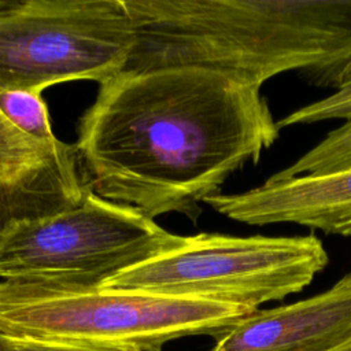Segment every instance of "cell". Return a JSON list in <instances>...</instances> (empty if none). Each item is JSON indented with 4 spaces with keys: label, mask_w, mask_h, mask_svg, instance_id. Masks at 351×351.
Instances as JSON below:
<instances>
[{
    "label": "cell",
    "mask_w": 351,
    "mask_h": 351,
    "mask_svg": "<svg viewBox=\"0 0 351 351\" xmlns=\"http://www.w3.org/2000/svg\"><path fill=\"white\" fill-rule=\"evenodd\" d=\"M280 129L261 90L204 67L121 71L100 84L80 121L77 152L99 196L149 218L196 221L200 202Z\"/></svg>",
    "instance_id": "6da1fadb"
},
{
    "label": "cell",
    "mask_w": 351,
    "mask_h": 351,
    "mask_svg": "<svg viewBox=\"0 0 351 351\" xmlns=\"http://www.w3.org/2000/svg\"><path fill=\"white\" fill-rule=\"evenodd\" d=\"M122 71L204 67L261 90L291 70L318 88L351 80V0H125Z\"/></svg>",
    "instance_id": "7a4b0ae2"
},
{
    "label": "cell",
    "mask_w": 351,
    "mask_h": 351,
    "mask_svg": "<svg viewBox=\"0 0 351 351\" xmlns=\"http://www.w3.org/2000/svg\"><path fill=\"white\" fill-rule=\"evenodd\" d=\"M252 311L206 299L0 281V333L14 337L95 340L163 351L177 339L217 337Z\"/></svg>",
    "instance_id": "3957f363"
},
{
    "label": "cell",
    "mask_w": 351,
    "mask_h": 351,
    "mask_svg": "<svg viewBox=\"0 0 351 351\" xmlns=\"http://www.w3.org/2000/svg\"><path fill=\"white\" fill-rule=\"evenodd\" d=\"M322 241L306 236L199 233L106 280L99 288L206 299L258 310L300 292L325 269Z\"/></svg>",
    "instance_id": "277c9868"
},
{
    "label": "cell",
    "mask_w": 351,
    "mask_h": 351,
    "mask_svg": "<svg viewBox=\"0 0 351 351\" xmlns=\"http://www.w3.org/2000/svg\"><path fill=\"white\" fill-rule=\"evenodd\" d=\"M180 236L92 189L75 207L18 225L0 244V278L58 288L106 280L174 247Z\"/></svg>",
    "instance_id": "5b68a950"
},
{
    "label": "cell",
    "mask_w": 351,
    "mask_h": 351,
    "mask_svg": "<svg viewBox=\"0 0 351 351\" xmlns=\"http://www.w3.org/2000/svg\"><path fill=\"white\" fill-rule=\"evenodd\" d=\"M125 0H0V90L103 84L134 45Z\"/></svg>",
    "instance_id": "8992f818"
},
{
    "label": "cell",
    "mask_w": 351,
    "mask_h": 351,
    "mask_svg": "<svg viewBox=\"0 0 351 351\" xmlns=\"http://www.w3.org/2000/svg\"><path fill=\"white\" fill-rule=\"evenodd\" d=\"M89 191L75 145L37 140L0 110V244L18 225L75 207Z\"/></svg>",
    "instance_id": "52a82bcc"
},
{
    "label": "cell",
    "mask_w": 351,
    "mask_h": 351,
    "mask_svg": "<svg viewBox=\"0 0 351 351\" xmlns=\"http://www.w3.org/2000/svg\"><path fill=\"white\" fill-rule=\"evenodd\" d=\"M351 341V271L307 299L255 310L215 337L211 351H332Z\"/></svg>",
    "instance_id": "ba28073f"
},
{
    "label": "cell",
    "mask_w": 351,
    "mask_h": 351,
    "mask_svg": "<svg viewBox=\"0 0 351 351\" xmlns=\"http://www.w3.org/2000/svg\"><path fill=\"white\" fill-rule=\"evenodd\" d=\"M203 203L247 225L296 223L351 237V170L329 176L266 180L241 193H215Z\"/></svg>",
    "instance_id": "9c48e42d"
},
{
    "label": "cell",
    "mask_w": 351,
    "mask_h": 351,
    "mask_svg": "<svg viewBox=\"0 0 351 351\" xmlns=\"http://www.w3.org/2000/svg\"><path fill=\"white\" fill-rule=\"evenodd\" d=\"M351 170V119L333 129L296 162L267 180H287L302 176H329Z\"/></svg>",
    "instance_id": "30bf717a"
},
{
    "label": "cell",
    "mask_w": 351,
    "mask_h": 351,
    "mask_svg": "<svg viewBox=\"0 0 351 351\" xmlns=\"http://www.w3.org/2000/svg\"><path fill=\"white\" fill-rule=\"evenodd\" d=\"M0 110L26 134L43 141L56 138L41 93L29 90H0Z\"/></svg>",
    "instance_id": "8fae6325"
},
{
    "label": "cell",
    "mask_w": 351,
    "mask_h": 351,
    "mask_svg": "<svg viewBox=\"0 0 351 351\" xmlns=\"http://www.w3.org/2000/svg\"><path fill=\"white\" fill-rule=\"evenodd\" d=\"M329 119H351V80L343 84L332 95L303 106L277 121L281 130L293 125H307Z\"/></svg>",
    "instance_id": "7c38bea8"
},
{
    "label": "cell",
    "mask_w": 351,
    "mask_h": 351,
    "mask_svg": "<svg viewBox=\"0 0 351 351\" xmlns=\"http://www.w3.org/2000/svg\"><path fill=\"white\" fill-rule=\"evenodd\" d=\"M8 351H141L132 346L70 339H30L10 336Z\"/></svg>",
    "instance_id": "4fadbf2b"
},
{
    "label": "cell",
    "mask_w": 351,
    "mask_h": 351,
    "mask_svg": "<svg viewBox=\"0 0 351 351\" xmlns=\"http://www.w3.org/2000/svg\"><path fill=\"white\" fill-rule=\"evenodd\" d=\"M10 347V336L0 333V351H8Z\"/></svg>",
    "instance_id": "5bb4252c"
},
{
    "label": "cell",
    "mask_w": 351,
    "mask_h": 351,
    "mask_svg": "<svg viewBox=\"0 0 351 351\" xmlns=\"http://www.w3.org/2000/svg\"><path fill=\"white\" fill-rule=\"evenodd\" d=\"M332 351H351V341H348L347 344L340 346V347H337V348H335Z\"/></svg>",
    "instance_id": "9a60e30c"
}]
</instances>
